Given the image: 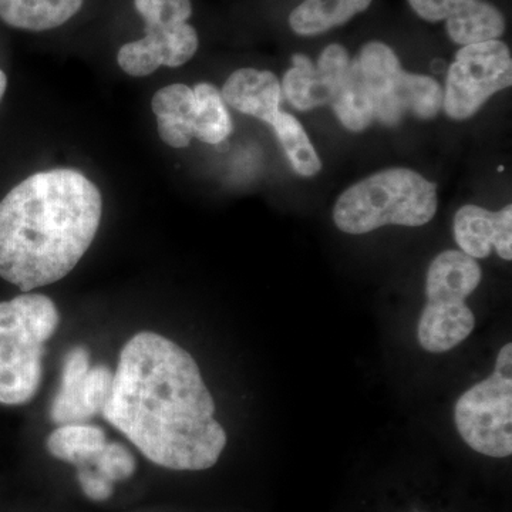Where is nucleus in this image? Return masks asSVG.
<instances>
[{
	"mask_svg": "<svg viewBox=\"0 0 512 512\" xmlns=\"http://www.w3.org/2000/svg\"><path fill=\"white\" fill-rule=\"evenodd\" d=\"M470 0H409L414 12L427 22H441L457 15Z\"/></svg>",
	"mask_w": 512,
	"mask_h": 512,
	"instance_id": "26",
	"label": "nucleus"
},
{
	"mask_svg": "<svg viewBox=\"0 0 512 512\" xmlns=\"http://www.w3.org/2000/svg\"><path fill=\"white\" fill-rule=\"evenodd\" d=\"M437 185L410 168H387L352 185L336 201L340 231L362 235L384 225L421 227L436 215Z\"/></svg>",
	"mask_w": 512,
	"mask_h": 512,
	"instance_id": "3",
	"label": "nucleus"
},
{
	"mask_svg": "<svg viewBox=\"0 0 512 512\" xmlns=\"http://www.w3.org/2000/svg\"><path fill=\"white\" fill-rule=\"evenodd\" d=\"M222 99L239 113L274 124L281 113L282 87L268 70L244 67L231 74L222 87Z\"/></svg>",
	"mask_w": 512,
	"mask_h": 512,
	"instance_id": "11",
	"label": "nucleus"
},
{
	"mask_svg": "<svg viewBox=\"0 0 512 512\" xmlns=\"http://www.w3.org/2000/svg\"><path fill=\"white\" fill-rule=\"evenodd\" d=\"M96 470L110 481L128 480L136 473L137 461L124 444L107 443L93 463Z\"/></svg>",
	"mask_w": 512,
	"mask_h": 512,
	"instance_id": "25",
	"label": "nucleus"
},
{
	"mask_svg": "<svg viewBox=\"0 0 512 512\" xmlns=\"http://www.w3.org/2000/svg\"><path fill=\"white\" fill-rule=\"evenodd\" d=\"M144 32L156 40L167 67H180L190 62L200 46L197 30L188 23L165 29H144Z\"/></svg>",
	"mask_w": 512,
	"mask_h": 512,
	"instance_id": "22",
	"label": "nucleus"
},
{
	"mask_svg": "<svg viewBox=\"0 0 512 512\" xmlns=\"http://www.w3.org/2000/svg\"><path fill=\"white\" fill-rule=\"evenodd\" d=\"M272 127L295 173L302 177H313L320 173L322 161L305 128L295 116L281 111Z\"/></svg>",
	"mask_w": 512,
	"mask_h": 512,
	"instance_id": "21",
	"label": "nucleus"
},
{
	"mask_svg": "<svg viewBox=\"0 0 512 512\" xmlns=\"http://www.w3.org/2000/svg\"><path fill=\"white\" fill-rule=\"evenodd\" d=\"M330 104L340 123L355 133L366 130L375 121L372 94L356 57L350 63L345 82Z\"/></svg>",
	"mask_w": 512,
	"mask_h": 512,
	"instance_id": "19",
	"label": "nucleus"
},
{
	"mask_svg": "<svg viewBox=\"0 0 512 512\" xmlns=\"http://www.w3.org/2000/svg\"><path fill=\"white\" fill-rule=\"evenodd\" d=\"M444 90L430 76L402 70L393 80L389 92L375 106V120L384 126L402 123L407 114L421 120H431L443 107Z\"/></svg>",
	"mask_w": 512,
	"mask_h": 512,
	"instance_id": "10",
	"label": "nucleus"
},
{
	"mask_svg": "<svg viewBox=\"0 0 512 512\" xmlns=\"http://www.w3.org/2000/svg\"><path fill=\"white\" fill-rule=\"evenodd\" d=\"M103 198L86 175H30L0 201V276L30 292L76 268L99 231Z\"/></svg>",
	"mask_w": 512,
	"mask_h": 512,
	"instance_id": "2",
	"label": "nucleus"
},
{
	"mask_svg": "<svg viewBox=\"0 0 512 512\" xmlns=\"http://www.w3.org/2000/svg\"><path fill=\"white\" fill-rule=\"evenodd\" d=\"M84 0H0V19L12 28L43 32L59 28L82 9Z\"/></svg>",
	"mask_w": 512,
	"mask_h": 512,
	"instance_id": "15",
	"label": "nucleus"
},
{
	"mask_svg": "<svg viewBox=\"0 0 512 512\" xmlns=\"http://www.w3.org/2000/svg\"><path fill=\"white\" fill-rule=\"evenodd\" d=\"M348 50L329 45L313 66L306 55L292 57V67L285 73L282 92L296 110L308 111L332 103L349 72Z\"/></svg>",
	"mask_w": 512,
	"mask_h": 512,
	"instance_id": "8",
	"label": "nucleus"
},
{
	"mask_svg": "<svg viewBox=\"0 0 512 512\" xmlns=\"http://www.w3.org/2000/svg\"><path fill=\"white\" fill-rule=\"evenodd\" d=\"M192 90L197 101L194 138H198L202 143L218 146L227 140L234 130L227 104L214 84L200 83Z\"/></svg>",
	"mask_w": 512,
	"mask_h": 512,
	"instance_id": "20",
	"label": "nucleus"
},
{
	"mask_svg": "<svg viewBox=\"0 0 512 512\" xmlns=\"http://www.w3.org/2000/svg\"><path fill=\"white\" fill-rule=\"evenodd\" d=\"M59 323L55 302L42 293L0 302V403L19 406L36 396L46 342Z\"/></svg>",
	"mask_w": 512,
	"mask_h": 512,
	"instance_id": "4",
	"label": "nucleus"
},
{
	"mask_svg": "<svg viewBox=\"0 0 512 512\" xmlns=\"http://www.w3.org/2000/svg\"><path fill=\"white\" fill-rule=\"evenodd\" d=\"M109 367L90 365V352L76 346L64 357L62 383L50 407L53 423H84L103 412L113 384Z\"/></svg>",
	"mask_w": 512,
	"mask_h": 512,
	"instance_id": "7",
	"label": "nucleus"
},
{
	"mask_svg": "<svg viewBox=\"0 0 512 512\" xmlns=\"http://www.w3.org/2000/svg\"><path fill=\"white\" fill-rule=\"evenodd\" d=\"M101 413L143 456L168 470H208L227 446L197 362L158 333H137L121 349Z\"/></svg>",
	"mask_w": 512,
	"mask_h": 512,
	"instance_id": "1",
	"label": "nucleus"
},
{
	"mask_svg": "<svg viewBox=\"0 0 512 512\" xmlns=\"http://www.w3.org/2000/svg\"><path fill=\"white\" fill-rule=\"evenodd\" d=\"M454 237L464 254L484 259L497 252L505 261L512 259V207L491 212L468 204L454 217Z\"/></svg>",
	"mask_w": 512,
	"mask_h": 512,
	"instance_id": "9",
	"label": "nucleus"
},
{
	"mask_svg": "<svg viewBox=\"0 0 512 512\" xmlns=\"http://www.w3.org/2000/svg\"><path fill=\"white\" fill-rule=\"evenodd\" d=\"M107 444L106 433L100 427L86 423L62 424L47 437V451L57 460L74 466L93 463Z\"/></svg>",
	"mask_w": 512,
	"mask_h": 512,
	"instance_id": "18",
	"label": "nucleus"
},
{
	"mask_svg": "<svg viewBox=\"0 0 512 512\" xmlns=\"http://www.w3.org/2000/svg\"><path fill=\"white\" fill-rule=\"evenodd\" d=\"M370 3L372 0H303L289 16V26L299 36L320 35L345 25Z\"/></svg>",
	"mask_w": 512,
	"mask_h": 512,
	"instance_id": "16",
	"label": "nucleus"
},
{
	"mask_svg": "<svg viewBox=\"0 0 512 512\" xmlns=\"http://www.w3.org/2000/svg\"><path fill=\"white\" fill-rule=\"evenodd\" d=\"M474 326L476 318L466 302H427L417 335L427 352L444 353L464 342Z\"/></svg>",
	"mask_w": 512,
	"mask_h": 512,
	"instance_id": "13",
	"label": "nucleus"
},
{
	"mask_svg": "<svg viewBox=\"0 0 512 512\" xmlns=\"http://www.w3.org/2000/svg\"><path fill=\"white\" fill-rule=\"evenodd\" d=\"M151 109L157 117L158 134L168 146L184 148L194 138L197 101L185 84H171L154 94Z\"/></svg>",
	"mask_w": 512,
	"mask_h": 512,
	"instance_id": "14",
	"label": "nucleus"
},
{
	"mask_svg": "<svg viewBox=\"0 0 512 512\" xmlns=\"http://www.w3.org/2000/svg\"><path fill=\"white\" fill-rule=\"evenodd\" d=\"M512 84V59L500 40L461 47L448 69L443 107L453 120L473 117L494 94Z\"/></svg>",
	"mask_w": 512,
	"mask_h": 512,
	"instance_id": "6",
	"label": "nucleus"
},
{
	"mask_svg": "<svg viewBox=\"0 0 512 512\" xmlns=\"http://www.w3.org/2000/svg\"><path fill=\"white\" fill-rule=\"evenodd\" d=\"M146 29H165L187 23L192 15L191 0H134Z\"/></svg>",
	"mask_w": 512,
	"mask_h": 512,
	"instance_id": "23",
	"label": "nucleus"
},
{
	"mask_svg": "<svg viewBox=\"0 0 512 512\" xmlns=\"http://www.w3.org/2000/svg\"><path fill=\"white\" fill-rule=\"evenodd\" d=\"M6 86H8V77L0 70V100L5 96Z\"/></svg>",
	"mask_w": 512,
	"mask_h": 512,
	"instance_id": "28",
	"label": "nucleus"
},
{
	"mask_svg": "<svg viewBox=\"0 0 512 512\" xmlns=\"http://www.w3.org/2000/svg\"><path fill=\"white\" fill-rule=\"evenodd\" d=\"M454 419L468 446L488 457L512 453V345L500 350L493 375L458 399Z\"/></svg>",
	"mask_w": 512,
	"mask_h": 512,
	"instance_id": "5",
	"label": "nucleus"
},
{
	"mask_svg": "<svg viewBox=\"0 0 512 512\" xmlns=\"http://www.w3.org/2000/svg\"><path fill=\"white\" fill-rule=\"evenodd\" d=\"M117 62L124 72L133 77L148 76L164 66L160 47L150 36H144L143 39L121 47Z\"/></svg>",
	"mask_w": 512,
	"mask_h": 512,
	"instance_id": "24",
	"label": "nucleus"
},
{
	"mask_svg": "<svg viewBox=\"0 0 512 512\" xmlns=\"http://www.w3.org/2000/svg\"><path fill=\"white\" fill-rule=\"evenodd\" d=\"M77 481L84 495L92 501H106L113 495V481L87 466L77 467Z\"/></svg>",
	"mask_w": 512,
	"mask_h": 512,
	"instance_id": "27",
	"label": "nucleus"
},
{
	"mask_svg": "<svg viewBox=\"0 0 512 512\" xmlns=\"http://www.w3.org/2000/svg\"><path fill=\"white\" fill-rule=\"evenodd\" d=\"M481 279L483 271L476 259L463 251L448 249L434 258L427 272V302H464Z\"/></svg>",
	"mask_w": 512,
	"mask_h": 512,
	"instance_id": "12",
	"label": "nucleus"
},
{
	"mask_svg": "<svg viewBox=\"0 0 512 512\" xmlns=\"http://www.w3.org/2000/svg\"><path fill=\"white\" fill-rule=\"evenodd\" d=\"M447 35L461 46L498 40L504 35L505 19L491 3L470 0L457 15L446 20Z\"/></svg>",
	"mask_w": 512,
	"mask_h": 512,
	"instance_id": "17",
	"label": "nucleus"
}]
</instances>
